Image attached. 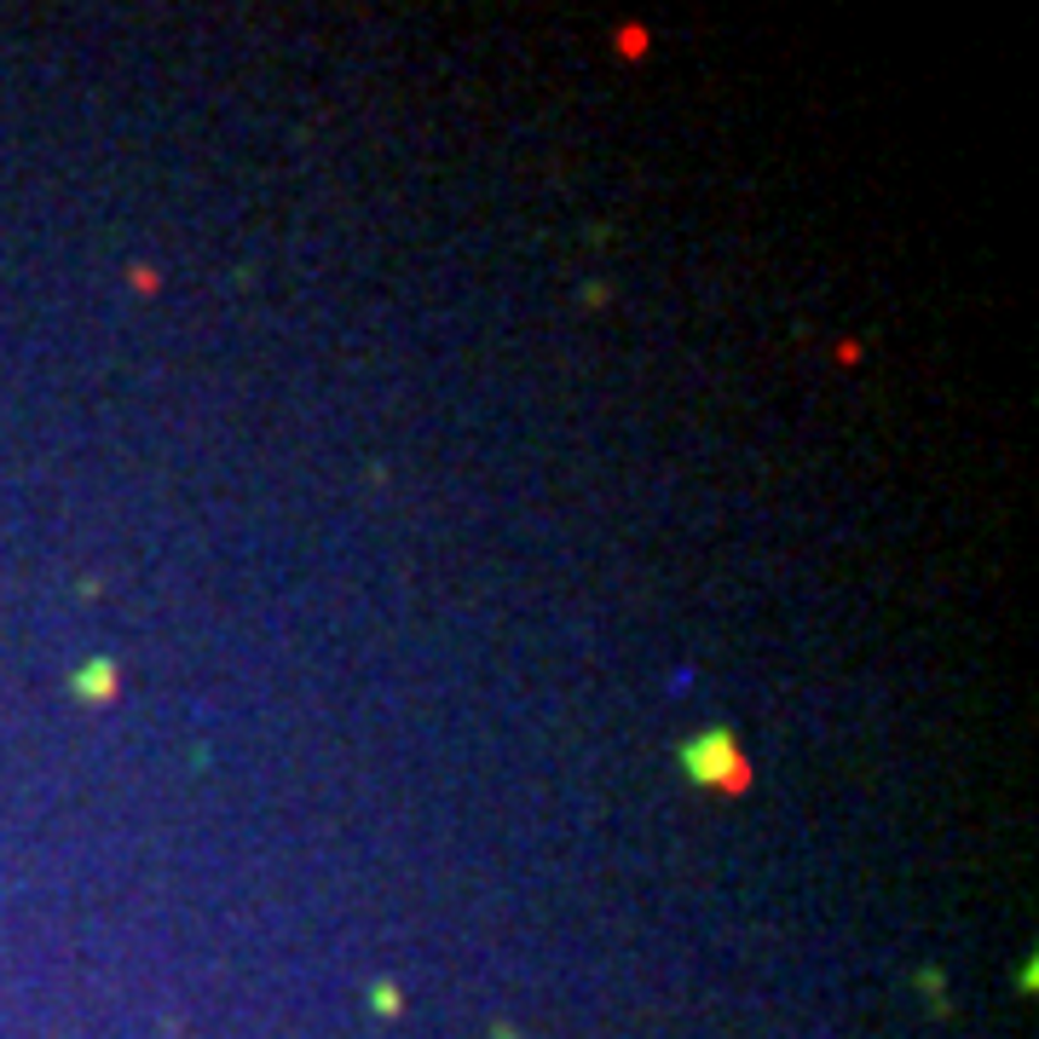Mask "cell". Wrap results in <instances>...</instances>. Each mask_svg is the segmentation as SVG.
I'll list each match as a JSON object with an SVG mask.
<instances>
[{"instance_id": "cell-1", "label": "cell", "mask_w": 1039, "mask_h": 1039, "mask_svg": "<svg viewBox=\"0 0 1039 1039\" xmlns=\"http://www.w3.org/2000/svg\"><path fill=\"white\" fill-rule=\"evenodd\" d=\"M682 769L693 786H710V791H745L751 786V769H745V757H739V745L727 727H710V734H699L693 745H682Z\"/></svg>"}, {"instance_id": "cell-2", "label": "cell", "mask_w": 1039, "mask_h": 1039, "mask_svg": "<svg viewBox=\"0 0 1039 1039\" xmlns=\"http://www.w3.org/2000/svg\"><path fill=\"white\" fill-rule=\"evenodd\" d=\"M76 693H81V699H111V693H116V670L104 664V659L81 664V670H76Z\"/></svg>"}, {"instance_id": "cell-3", "label": "cell", "mask_w": 1039, "mask_h": 1039, "mask_svg": "<svg viewBox=\"0 0 1039 1039\" xmlns=\"http://www.w3.org/2000/svg\"><path fill=\"white\" fill-rule=\"evenodd\" d=\"M376 1011L393 1016V1011H398V993H393V988H376Z\"/></svg>"}, {"instance_id": "cell-4", "label": "cell", "mask_w": 1039, "mask_h": 1039, "mask_svg": "<svg viewBox=\"0 0 1039 1039\" xmlns=\"http://www.w3.org/2000/svg\"><path fill=\"white\" fill-rule=\"evenodd\" d=\"M503 1039H508V1034H503Z\"/></svg>"}]
</instances>
